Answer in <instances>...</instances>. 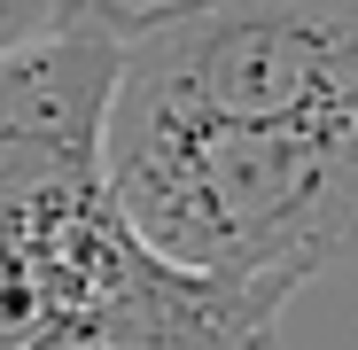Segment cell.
<instances>
[{
    "label": "cell",
    "instance_id": "cell-1",
    "mask_svg": "<svg viewBox=\"0 0 358 350\" xmlns=\"http://www.w3.org/2000/svg\"><path fill=\"white\" fill-rule=\"evenodd\" d=\"M101 171L187 272L296 296L358 257V0H109Z\"/></svg>",
    "mask_w": 358,
    "mask_h": 350
},
{
    "label": "cell",
    "instance_id": "cell-2",
    "mask_svg": "<svg viewBox=\"0 0 358 350\" xmlns=\"http://www.w3.org/2000/svg\"><path fill=\"white\" fill-rule=\"evenodd\" d=\"M109 0L0 63V350H273L288 288L156 257L101 171Z\"/></svg>",
    "mask_w": 358,
    "mask_h": 350
},
{
    "label": "cell",
    "instance_id": "cell-3",
    "mask_svg": "<svg viewBox=\"0 0 358 350\" xmlns=\"http://www.w3.org/2000/svg\"><path fill=\"white\" fill-rule=\"evenodd\" d=\"M86 8L94 0H0V63L39 47V39H55V31H71Z\"/></svg>",
    "mask_w": 358,
    "mask_h": 350
}]
</instances>
